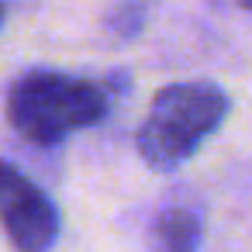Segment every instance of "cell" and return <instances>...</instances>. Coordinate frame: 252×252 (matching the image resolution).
Wrapping results in <instances>:
<instances>
[{
  "label": "cell",
  "instance_id": "cell-4",
  "mask_svg": "<svg viewBox=\"0 0 252 252\" xmlns=\"http://www.w3.org/2000/svg\"><path fill=\"white\" fill-rule=\"evenodd\" d=\"M152 252H200L204 242V214L197 204L169 200L156 211L149 228Z\"/></svg>",
  "mask_w": 252,
  "mask_h": 252
},
{
  "label": "cell",
  "instance_id": "cell-2",
  "mask_svg": "<svg viewBox=\"0 0 252 252\" xmlns=\"http://www.w3.org/2000/svg\"><path fill=\"white\" fill-rule=\"evenodd\" d=\"M228 118V97L207 80H183L162 87L145 121L138 125L135 149L156 173L180 169Z\"/></svg>",
  "mask_w": 252,
  "mask_h": 252
},
{
  "label": "cell",
  "instance_id": "cell-1",
  "mask_svg": "<svg viewBox=\"0 0 252 252\" xmlns=\"http://www.w3.org/2000/svg\"><path fill=\"white\" fill-rule=\"evenodd\" d=\"M107 107L111 94L104 83L56 69H32L7 90L11 128L35 145H56L73 131L100 125L107 118Z\"/></svg>",
  "mask_w": 252,
  "mask_h": 252
},
{
  "label": "cell",
  "instance_id": "cell-6",
  "mask_svg": "<svg viewBox=\"0 0 252 252\" xmlns=\"http://www.w3.org/2000/svg\"><path fill=\"white\" fill-rule=\"evenodd\" d=\"M21 180H25V173H21L14 162L0 159V207H4V204L11 200V193L21 187Z\"/></svg>",
  "mask_w": 252,
  "mask_h": 252
},
{
  "label": "cell",
  "instance_id": "cell-5",
  "mask_svg": "<svg viewBox=\"0 0 252 252\" xmlns=\"http://www.w3.org/2000/svg\"><path fill=\"white\" fill-rule=\"evenodd\" d=\"M145 21H149L145 0H114L104 11V32L114 42H135L145 32Z\"/></svg>",
  "mask_w": 252,
  "mask_h": 252
},
{
  "label": "cell",
  "instance_id": "cell-3",
  "mask_svg": "<svg viewBox=\"0 0 252 252\" xmlns=\"http://www.w3.org/2000/svg\"><path fill=\"white\" fill-rule=\"evenodd\" d=\"M0 224L14 252H52L63 231V214L52 197L25 176L11 200L0 207Z\"/></svg>",
  "mask_w": 252,
  "mask_h": 252
},
{
  "label": "cell",
  "instance_id": "cell-8",
  "mask_svg": "<svg viewBox=\"0 0 252 252\" xmlns=\"http://www.w3.org/2000/svg\"><path fill=\"white\" fill-rule=\"evenodd\" d=\"M238 4H242L245 11H252V0H238Z\"/></svg>",
  "mask_w": 252,
  "mask_h": 252
},
{
  "label": "cell",
  "instance_id": "cell-7",
  "mask_svg": "<svg viewBox=\"0 0 252 252\" xmlns=\"http://www.w3.org/2000/svg\"><path fill=\"white\" fill-rule=\"evenodd\" d=\"M4 18H7V7H4V0H0V25H4Z\"/></svg>",
  "mask_w": 252,
  "mask_h": 252
}]
</instances>
